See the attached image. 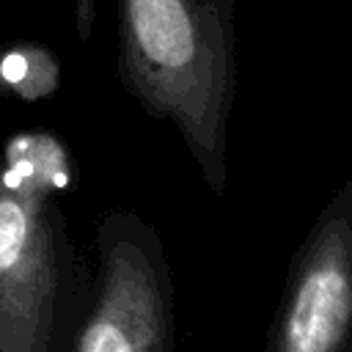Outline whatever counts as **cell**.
<instances>
[{"label":"cell","instance_id":"cell-1","mask_svg":"<svg viewBox=\"0 0 352 352\" xmlns=\"http://www.w3.org/2000/svg\"><path fill=\"white\" fill-rule=\"evenodd\" d=\"M118 80L151 118L176 126L204 184L226 195L234 0H118Z\"/></svg>","mask_w":352,"mask_h":352},{"label":"cell","instance_id":"cell-2","mask_svg":"<svg viewBox=\"0 0 352 352\" xmlns=\"http://www.w3.org/2000/svg\"><path fill=\"white\" fill-rule=\"evenodd\" d=\"M74 162L50 132L6 140L0 162V352H69L85 311L66 220L55 201Z\"/></svg>","mask_w":352,"mask_h":352},{"label":"cell","instance_id":"cell-3","mask_svg":"<svg viewBox=\"0 0 352 352\" xmlns=\"http://www.w3.org/2000/svg\"><path fill=\"white\" fill-rule=\"evenodd\" d=\"M96 289L69 352H173L176 286L157 228L113 209L96 226Z\"/></svg>","mask_w":352,"mask_h":352},{"label":"cell","instance_id":"cell-4","mask_svg":"<svg viewBox=\"0 0 352 352\" xmlns=\"http://www.w3.org/2000/svg\"><path fill=\"white\" fill-rule=\"evenodd\" d=\"M264 349L352 352V179L294 250Z\"/></svg>","mask_w":352,"mask_h":352},{"label":"cell","instance_id":"cell-5","mask_svg":"<svg viewBox=\"0 0 352 352\" xmlns=\"http://www.w3.org/2000/svg\"><path fill=\"white\" fill-rule=\"evenodd\" d=\"M60 85L58 58L41 44H14L0 52V94L22 102L50 96Z\"/></svg>","mask_w":352,"mask_h":352},{"label":"cell","instance_id":"cell-6","mask_svg":"<svg viewBox=\"0 0 352 352\" xmlns=\"http://www.w3.org/2000/svg\"><path fill=\"white\" fill-rule=\"evenodd\" d=\"M77 36L80 41H88L91 30H94V16H96V3L94 0H77Z\"/></svg>","mask_w":352,"mask_h":352}]
</instances>
